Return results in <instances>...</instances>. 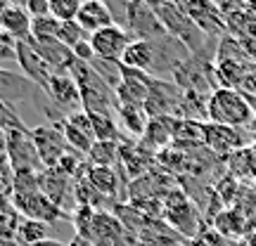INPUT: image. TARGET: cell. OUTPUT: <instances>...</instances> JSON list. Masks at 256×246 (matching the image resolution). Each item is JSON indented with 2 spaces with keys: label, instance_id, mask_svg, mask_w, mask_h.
I'll use <instances>...</instances> for the list:
<instances>
[{
  "label": "cell",
  "instance_id": "20",
  "mask_svg": "<svg viewBox=\"0 0 256 246\" xmlns=\"http://www.w3.org/2000/svg\"><path fill=\"white\" fill-rule=\"evenodd\" d=\"M86 178L88 183L100 192L102 197H116L121 192V178H119V171L116 168H110V166H90L86 168Z\"/></svg>",
  "mask_w": 256,
  "mask_h": 246
},
{
  "label": "cell",
  "instance_id": "30",
  "mask_svg": "<svg viewBox=\"0 0 256 246\" xmlns=\"http://www.w3.org/2000/svg\"><path fill=\"white\" fill-rule=\"evenodd\" d=\"M74 57L78 59V62H86V64H92L95 62V50H92L90 40H83V43H78V45L72 50Z\"/></svg>",
  "mask_w": 256,
  "mask_h": 246
},
{
  "label": "cell",
  "instance_id": "27",
  "mask_svg": "<svg viewBox=\"0 0 256 246\" xmlns=\"http://www.w3.org/2000/svg\"><path fill=\"white\" fill-rule=\"evenodd\" d=\"M57 40H60V43H64L69 50H74L78 43H83V40H90V36H88V33L78 26V21H62V28H60V36H57Z\"/></svg>",
  "mask_w": 256,
  "mask_h": 246
},
{
  "label": "cell",
  "instance_id": "8",
  "mask_svg": "<svg viewBox=\"0 0 256 246\" xmlns=\"http://www.w3.org/2000/svg\"><path fill=\"white\" fill-rule=\"evenodd\" d=\"M62 133L66 137V142L76 154H81L88 159L90 149L98 142V135H95V126H92V119L88 111H74L69 116L62 119Z\"/></svg>",
  "mask_w": 256,
  "mask_h": 246
},
{
  "label": "cell",
  "instance_id": "19",
  "mask_svg": "<svg viewBox=\"0 0 256 246\" xmlns=\"http://www.w3.org/2000/svg\"><path fill=\"white\" fill-rule=\"evenodd\" d=\"M28 40L40 52V57L52 66V71H69L72 64L76 62L74 52L64 43H60L57 38H28Z\"/></svg>",
  "mask_w": 256,
  "mask_h": 246
},
{
  "label": "cell",
  "instance_id": "35",
  "mask_svg": "<svg viewBox=\"0 0 256 246\" xmlns=\"http://www.w3.org/2000/svg\"><path fill=\"white\" fill-rule=\"evenodd\" d=\"M0 246H22L17 239H2L0 237Z\"/></svg>",
  "mask_w": 256,
  "mask_h": 246
},
{
  "label": "cell",
  "instance_id": "29",
  "mask_svg": "<svg viewBox=\"0 0 256 246\" xmlns=\"http://www.w3.org/2000/svg\"><path fill=\"white\" fill-rule=\"evenodd\" d=\"M24 9L28 12L31 19L48 17L50 14V0H24Z\"/></svg>",
  "mask_w": 256,
  "mask_h": 246
},
{
  "label": "cell",
  "instance_id": "17",
  "mask_svg": "<svg viewBox=\"0 0 256 246\" xmlns=\"http://www.w3.org/2000/svg\"><path fill=\"white\" fill-rule=\"evenodd\" d=\"M76 21H78V26H81L88 36H92V33H98L102 28L116 24L112 7L107 2H102V0H83Z\"/></svg>",
  "mask_w": 256,
  "mask_h": 246
},
{
  "label": "cell",
  "instance_id": "11",
  "mask_svg": "<svg viewBox=\"0 0 256 246\" xmlns=\"http://www.w3.org/2000/svg\"><path fill=\"white\" fill-rule=\"evenodd\" d=\"M180 5L206 36L220 33L223 28H228V19L214 0H180Z\"/></svg>",
  "mask_w": 256,
  "mask_h": 246
},
{
  "label": "cell",
  "instance_id": "6",
  "mask_svg": "<svg viewBox=\"0 0 256 246\" xmlns=\"http://www.w3.org/2000/svg\"><path fill=\"white\" fill-rule=\"evenodd\" d=\"M12 204L17 206V211L22 213V218H31V220H40L48 225H55L57 220L66 218L60 206L55 201H50L40 190L34 192H12Z\"/></svg>",
  "mask_w": 256,
  "mask_h": 246
},
{
  "label": "cell",
  "instance_id": "15",
  "mask_svg": "<svg viewBox=\"0 0 256 246\" xmlns=\"http://www.w3.org/2000/svg\"><path fill=\"white\" fill-rule=\"evenodd\" d=\"M74 180L72 175H66L60 168H46L43 173L38 175V185L40 192L46 194L50 201H55L60 209H66V201L74 197Z\"/></svg>",
  "mask_w": 256,
  "mask_h": 246
},
{
  "label": "cell",
  "instance_id": "38",
  "mask_svg": "<svg viewBox=\"0 0 256 246\" xmlns=\"http://www.w3.org/2000/svg\"><path fill=\"white\" fill-rule=\"evenodd\" d=\"M102 2H107V0H102Z\"/></svg>",
  "mask_w": 256,
  "mask_h": 246
},
{
  "label": "cell",
  "instance_id": "7",
  "mask_svg": "<svg viewBox=\"0 0 256 246\" xmlns=\"http://www.w3.org/2000/svg\"><path fill=\"white\" fill-rule=\"evenodd\" d=\"M46 95L50 104L57 107L60 111H64V116H69L74 111L83 109V97H81V88L69 71H57L46 88Z\"/></svg>",
  "mask_w": 256,
  "mask_h": 246
},
{
  "label": "cell",
  "instance_id": "33",
  "mask_svg": "<svg viewBox=\"0 0 256 246\" xmlns=\"http://www.w3.org/2000/svg\"><path fill=\"white\" fill-rule=\"evenodd\" d=\"M34 246H69V244L57 242V239H46V242H38V244H34Z\"/></svg>",
  "mask_w": 256,
  "mask_h": 246
},
{
  "label": "cell",
  "instance_id": "3",
  "mask_svg": "<svg viewBox=\"0 0 256 246\" xmlns=\"http://www.w3.org/2000/svg\"><path fill=\"white\" fill-rule=\"evenodd\" d=\"M164 223L171 230H176L183 239H188V242L197 239L202 235V230H204V220H202L200 209L188 197V192L180 190V187H174V190L166 194Z\"/></svg>",
  "mask_w": 256,
  "mask_h": 246
},
{
  "label": "cell",
  "instance_id": "1",
  "mask_svg": "<svg viewBox=\"0 0 256 246\" xmlns=\"http://www.w3.org/2000/svg\"><path fill=\"white\" fill-rule=\"evenodd\" d=\"M142 2L156 14L162 26L166 28V33L176 38L190 55H200L204 50L209 36L190 19V14L180 5V0H142Z\"/></svg>",
  "mask_w": 256,
  "mask_h": 246
},
{
  "label": "cell",
  "instance_id": "18",
  "mask_svg": "<svg viewBox=\"0 0 256 246\" xmlns=\"http://www.w3.org/2000/svg\"><path fill=\"white\" fill-rule=\"evenodd\" d=\"M214 230L223 235L228 242H242L247 237V232L252 230L249 225V216H244V211L238 209V206H230V209H223L214 216Z\"/></svg>",
  "mask_w": 256,
  "mask_h": 246
},
{
  "label": "cell",
  "instance_id": "21",
  "mask_svg": "<svg viewBox=\"0 0 256 246\" xmlns=\"http://www.w3.org/2000/svg\"><path fill=\"white\" fill-rule=\"evenodd\" d=\"M22 223V213L12 204V197L0 192V237L2 239H17V230Z\"/></svg>",
  "mask_w": 256,
  "mask_h": 246
},
{
  "label": "cell",
  "instance_id": "9",
  "mask_svg": "<svg viewBox=\"0 0 256 246\" xmlns=\"http://www.w3.org/2000/svg\"><path fill=\"white\" fill-rule=\"evenodd\" d=\"M130 33H128L124 26L114 24V26H107L92 33L90 36V45L95 50V59H102V62H112V64H121V57L126 52V47L130 45Z\"/></svg>",
  "mask_w": 256,
  "mask_h": 246
},
{
  "label": "cell",
  "instance_id": "16",
  "mask_svg": "<svg viewBox=\"0 0 256 246\" xmlns=\"http://www.w3.org/2000/svg\"><path fill=\"white\" fill-rule=\"evenodd\" d=\"M121 66L133 69V71H142L154 76L156 73V45L152 40H130V45L126 47V52L121 57Z\"/></svg>",
  "mask_w": 256,
  "mask_h": 246
},
{
  "label": "cell",
  "instance_id": "36",
  "mask_svg": "<svg viewBox=\"0 0 256 246\" xmlns=\"http://www.w3.org/2000/svg\"><path fill=\"white\" fill-rule=\"evenodd\" d=\"M188 246H206L202 239H192V242H188Z\"/></svg>",
  "mask_w": 256,
  "mask_h": 246
},
{
  "label": "cell",
  "instance_id": "32",
  "mask_svg": "<svg viewBox=\"0 0 256 246\" xmlns=\"http://www.w3.org/2000/svg\"><path fill=\"white\" fill-rule=\"evenodd\" d=\"M240 246H256V228H252L247 232V237L240 242Z\"/></svg>",
  "mask_w": 256,
  "mask_h": 246
},
{
  "label": "cell",
  "instance_id": "25",
  "mask_svg": "<svg viewBox=\"0 0 256 246\" xmlns=\"http://www.w3.org/2000/svg\"><path fill=\"white\" fill-rule=\"evenodd\" d=\"M60 28H62V21L55 19L52 14L31 19V38H57Z\"/></svg>",
  "mask_w": 256,
  "mask_h": 246
},
{
  "label": "cell",
  "instance_id": "31",
  "mask_svg": "<svg viewBox=\"0 0 256 246\" xmlns=\"http://www.w3.org/2000/svg\"><path fill=\"white\" fill-rule=\"evenodd\" d=\"M240 92H242V95H256V66H252L247 71V76L242 78Z\"/></svg>",
  "mask_w": 256,
  "mask_h": 246
},
{
  "label": "cell",
  "instance_id": "13",
  "mask_svg": "<svg viewBox=\"0 0 256 246\" xmlns=\"http://www.w3.org/2000/svg\"><path fill=\"white\" fill-rule=\"evenodd\" d=\"M124 232H126V228H124V223L119 220L116 213L95 211L86 242H90L92 246H116V242L124 237Z\"/></svg>",
  "mask_w": 256,
  "mask_h": 246
},
{
  "label": "cell",
  "instance_id": "37",
  "mask_svg": "<svg viewBox=\"0 0 256 246\" xmlns=\"http://www.w3.org/2000/svg\"><path fill=\"white\" fill-rule=\"evenodd\" d=\"M176 246H183V244H176Z\"/></svg>",
  "mask_w": 256,
  "mask_h": 246
},
{
  "label": "cell",
  "instance_id": "5",
  "mask_svg": "<svg viewBox=\"0 0 256 246\" xmlns=\"http://www.w3.org/2000/svg\"><path fill=\"white\" fill-rule=\"evenodd\" d=\"M31 137L36 142V149L46 168H55L62 161V156L72 152V147L62 133V123H38L31 128Z\"/></svg>",
  "mask_w": 256,
  "mask_h": 246
},
{
  "label": "cell",
  "instance_id": "10",
  "mask_svg": "<svg viewBox=\"0 0 256 246\" xmlns=\"http://www.w3.org/2000/svg\"><path fill=\"white\" fill-rule=\"evenodd\" d=\"M14 59H17L22 73L26 76L31 83H36L40 90H46L50 78L55 76L57 71H52V66L40 57L36 47L31 45V40H19L14 45Z\"/></svg>",
  "mask_w": 256,
  "mask_h": 246
},
{
  "label": "cell",
  "instance_id": "34",
  "mask_svg": "<svg viewBox=\"0 0 256 246\" xmlns=\"http://www.w3.org/2000/svg\"><path fill=\"white\" fill-rule=\"evenodd\" d=\"M5 149H8V133L0 130V152H5Z\"/></svg>",
  "mask_w": 256,
  "mask_h": 246
},
{
  "label": "cell",
  "instance_id": "14",
  "mask_svg": "<svg viewBox=\"0 0 256 246\" xmlns=\"http://www.w3.org/2000/svg\"><path fill=\"white\" fill-rule=\"evenodd\" d=\"M240 128L218 126V123H204V145L216 156H228L244 147V137L240 135Z\"/></svg>",
  "mask_w": 256,
  "mask_h": 246
},
{
  "label": "cell",
  "instance_id": "22",
  "mask_svg": "<svg viewBox=\"0 0 256 246\" xmlns=\"http://www.w3.org/2000/svg\"><path fill=\"white\" fill-rule=\"evenodd\" d=\"M121 161V142L116 140H98L95 147L88 154V164L90 166H110L116 168Z\"/></svg>",
  "mask_w": 256,
  "mask_h": 246
},
{
  "label": "cell",
  "instance_id": "12",
  "mask_svg": "<svg viewBox=\"0 0 256 246\" xmlns=\"http://www.w3.org/2000/svg\"><path fill=\"white\" fill-rule=\"evenodd\" d=\"M0 33L12 38L14 43L31 38V17L14 0H0Z\"/></svg>",
  "mask_w": 256,
  "mask_h": 246
},
{
  "label": "cell",
  "instance_id": "28",
  "mask_svg": "<svg viewBox=\"0 0 256 246\" xmlns=\"http://www.w3.org/2000/svg\"><path fill=\"white\" fill-rule=\"evenodd\" d=\"M22 128H28V126L17 114V109H12L8 102L0 100V130L10 133V130H22Z\"/></svg>",
  "mask_w": 256,
  "mask_h": 246
},
{
  "label": "cell",
  "instance_id": "23",
  "mask_svg": "<svg viewBox=\"0 0 256 246\" xmlns=\"http://www.w3.org/2000/svg\"><path fill=\"white\" fill-rule=\"evenodd\" d=\"M116 119H119V126L126 130L128 135L133 137H142L147 130V111L142 107H119L116 111Z\"/></svg>",
  "mask_w": 256,
  "mask_h": 246
},
{
  "label": "cell",
  "instance_id": "2",
  "mask_svg": "<svg viewBox=\"0 0 256 246\" xmlns=\"http://www.w3.org/2000/svg\"><path fill=\"white\" fill-rule=\"evenodd\" d=\"M254 119V109L249 100L240 90L232 88H216L206 97V121L218 126L242 128Z\"/></svg>",
  "mask_w": 256,
  "mask_h": 246
},
{
  "label": "cell",
  "instance_id": "24",
  "mask_svg": "<svg viewBox=\"0 0 256 246\" xmlns=\"http://www.w3.org/2000/svg\"><path fill=\"white\" fill-rule=\"evenodd\" d=\"M50 230H52V225H48V223L22 218L19 230H17V242L22 246H34V244H38V242L50 239Z\"/></svg>",
  "mask_w": 256,
  "mask_h": 246
},
{
  "label": "cell",
  "instance_id": "4",
  "mask_svg": "<svg viewBox=\"0 0 256 246\" xmlns=\"http://www.w3.org/2000/svg\"><path fill=\"white\" fill-rule=\"evenodd\" d=\"M8 159L14 173H43L46 166L40 161V154L36 149V142L31 137V128H22V130H10L8 133Z\"/></svg>",
  "mask_w": 256,
  "mask_h": 246
},
{
  "label": "cell",
  "instance_id": "26",
  "mask_svg": "<svg viewBox=\"0 0 256 246\" xmlns=\"http://www.w3.org/2000/svg\"><path fill=\"white\" fill-rule=\"evenodd\" d=\"M83 0H50V14L60 21H76Z\"/></svg>",
  "mask_w": 256,
  "mask_h": 246
}]
</instances>
